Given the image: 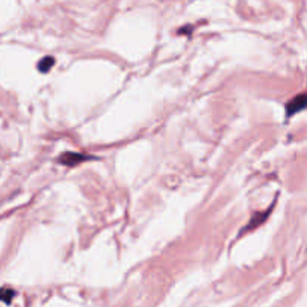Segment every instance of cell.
<instances>
[{
  "instance_id": "cell-2",
  "label": "cell",
  "mask_w": 307,
  "mask_h": 307,
  "mask_svg": "<svg viewBox=\"0 0 307 307\" xmlns=\"http://www.w3.org/2000/svg\"><path fill=\"white\" fill-rule=\"evenodd\" d=\"M87 159H90L87 154H81V153H63V154L60 156L58 162L63 164V165H68V166H74V165H76V164H80V162H84V160H87Z\"/></svg>"
},
{
  "instance_id": "cell-4",
  "label": "cell",
  "mask_w": 307,
  "mask_h": 307,
  "mask_svg": "<svg viewBox=\"0 0 307 307\" xmlns=\"http://www.w3.org/2000/svg\"><path fill=\"white\" fill-rule=\"evenodd\" d=\"M54 58L52 57H44V58H40V62L38 63V69L40 70V72H48L52 66H54Z\"/></svg>"
},
{
  "instance_id": "cell-1",
  "label": "cell",
  "mask_w": 307,
  "mask_h": 307,
  "mask_svg": "<svg viewBox=\"0 0 307 307\" xmlns=\"http://www.w3.org/2000/svg\"><path fill=\"white\" fill-rule=\"evenodd\" d=\"M307 108V94H298L286 104V116L291 117Z\"/></svg>"
},
{
  "instance_id": "cell-3",
  "label": "cell",
  "mask_w": 307,
  "mask_h": 307,
  "mask_svg": "<svg viewBox=\"0 0 307 307\" xmlns=\"http://www.w3.org/2000/svg\"><path fill=\"white\" fill-rule=\"evenodd\" d=\"M14 296H15V291H14V290H10V288H8V286L0 288V302H3V303H6V304H10Z\"/></svg>"
}]
</instances>
